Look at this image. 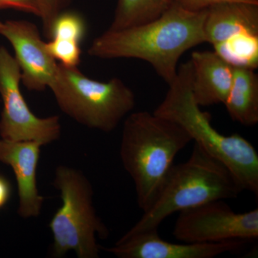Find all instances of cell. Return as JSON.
<instances>
[{"mask_svg": "<svg viewBox=\"0 0 258 258\" xmlns=\"http://www.w3.org/2000/svg\"><path fill=\"white\" fill-rule=\"evenodd\" d=\"M207 11H188L171 4L152 21L119 30L108 29L94 39L88 55L105 60L145 61L169 85L176 78L181 56L206 42L204 23Z\"/></svg>", "mask_w": 258, "mask_h": 258, "instance_id": "6da1fadb", "label": "cell"}, {"mask_svg": "<svg viewBox=\"0 0 258 258\" xmlns=\"http://www.w3.org/2000/svg\"><path fill=\"white\" fill-rule=\"evenodd\" d=\"M190 60L178 67L165 98L154 113L175 122L191 140L230 171L243 190L258 195V154L253 145L238 134L223 135L212 126L210 115L202 111L192 93Z\"/></svg>", "mask_w": 258, "mask_h": 258, "instance_id": "7a4b0ae2", "label": "cell"}, {"mask_svg": "<svg viewBox=\"0 0 258 258\" xmlns=\"http://www.w3.org/2000/svg\"><path fill=\"white\" fill-rule=\"evenodd\" d=\"M191 142L179 125L154 112H133L125 117L120 160L133 180L142 211L154 203L176 155Z\"/></svg>", "mask_w": 258, "mask_h": 258, "instance_id": "3957f363", "label": "cell"}, {"mask_svg": "<svg viewBox=\"0 0 258 258\" xmlns=\"http://www.w3.org/2000/svg\"><path fill=\"white\" fill-rule=\"evenodd\" d=\"M242 191L223 164L195 144L188 160L171 166L154 203L125 235L157 230L175 212L210 202L235 199Z\"/></svg>", "mask_w": 258, "mask_h": 258, "instance_id": "277c9868", "label": "cell"}, {"mask_svg": "<svg viewBox=\"0 0 258 258\" xmlns=\"http://www.w3.org/2000/svg\"><path fill=\"white\" fill-rule=\"evenodd\" d=\"M52 185L62 200L48 225L53 238L52 257H62L74 251L79 258L99 257L97 237L106 239L109 231L97 215L91 181L82 171L60 165Z\"/></svg>", "mask_w": 258, "mask_h": 258, "instance_id": "5b68a950", "label": "cell"}, {"mask_svg": "<svg viewBox=\"0 0 258 258\" xmlns=\"http://www.w3.org/2000/svg\"><path fill=\"white\" fill-rule=\"evenodd\" d=\"M49 88L64 114L79 124L105 133L114 131L136 106L135 94L122 80L96 81L78 67L58 63Z\"/></svg>", "mask_w": 258, "mask_h": 258, "instance_id": "8992f818", "label": "cell"}, {"mask_svg": "<svg viewBox=\"0 0 258 258\" xmlns=\"http://www.w3.org/2000/svg\"><path fill=\"white\" fill-rule=\"evenodd\" d=\"M21 72L14 56L0 46V137L8 141H33L46 145L62 132L58 115L40 118L32 113L20 89Z\"/></svg>", "mask_w": 258, "mask_h": 258, "instance_id": "52a82bcc", "label": "cell"}, {"mask_svg": "<svg viewBox=\"0 0 258 258\" xmlns=\"http://www.w3.org/2000/svg\"><path fill=\"white\" fill-rule=\"evenodd\" d=\"M173 235L186 243L255 240L258 238V210L236 213L217 200L179 212Z\"/></svg>", "mask_w": 258, "mask_h": 258, "instance_id": "ba28073f", "label": "cell"}, {"mask_svg": "<svg viewBox=\"0 0 258 258\" xmlns=\"http://www.w3.org/2000/svg\"><path fill=\"white\" fill-rule=\"evenodd\" d=\"M0 35L14 50L25 88L32 91L49 88L55 79L58 63L49 53L36 25L26 20H7L2 25Z\"/></svg>", "mask_w": 258, "mask_h": 258, "instance_id": "9c48e42d", "label": "cell"}, {"mask_svg": "<svg viewBox=\"0 0 258 258\" xmlns=\"http://www.w3.org/2000/svg\"><path fill=\"white\" fill-rule=\"evenodd\" d=\"M245 241L208 243H174L163 240L157 230L124 235L111 247H103L119 258H213L240 249Z\"/></svg>", "mask_w": 258, "mask_h": 258, "instance_id": "30bf717a", "label": "cell"}, {"mask_svg": "<svg viewBox=\"0 0 258 258\" xmlns=\"http://www.w3.org/2000/svg\"><path fill=\"white\" fill-rule=\"evenodd\" d=\"M42 144L33 141L0 140V162L10 166L18 184V214L23 219L40 216L45 198L39 193L37 171Z\"/></svg>", "mask_w": 258, "mask_h": 258, "instance_id": "8fae6325", "label": "cell"}, {"mask_svg": "<svg viewBox=\"0 0 258 258\" xmlns=\"http://www.w3.org/2000/svg\"><path fill=\"white\" fill-rule=\"evenodd\" d=\"M192 93L199 106L225 103L233 81V66L215 51H194Z\"/></svg>", "mask_w": 258, "mask_h": 258, "instance_id": "7c38bea8", "label": "cell"}, {"mask_svg": "<svg viewBox=\"0 0 258 258\" xmlns=\"http://www.w3.org/2000/svg\"><path fill=\"white\" fill-rule=\"evenodd\" d=\"M206 42L222 43L241 33L258 35V3H224L210 7L204 23Z\"/></svg>", "mask_w": 258, "mask_h": 258, "instance_id": "4fadbf2b", "label": "cell"}, {"mask_svg": "<svg viewBox=\"0 0 258 258\" xmlns=\"http://www.w3.org/2000/svg\"><path fill=\"white\" fill-rule=\"evenodd\" d=\"M231 118L252 126L258 123V76L254 69L233 66V81L224 103Z\"/></svg>", "mask_w": 258, "mask_h": 258, "instance_id": "5bb4252c", "label": "cell"}, {"mask_svg": "<svg viewBox=\"0 0 258 258\" xmlns=\"http://www.w3.org/2000/svg\"><path fill=\"white\" fill-rule=\"evenodd\" d=\"M171 0H118L110 30L142 25L160 16Z\"/></svg>", "mask_w": 258, "mask_h": 258, "instance_id": "9a60e30c", "label": "cell"}, {"mask_svg": "<svg viewBox=\"0 0 258 258\" xmlns=\"http://www.w3.org/2000/svg\"><path fill=\"white\" fill-rule=\"evenodd\" d=\"M215 51L232 66L255 70L258 64V35L241 33L213 45Z\"/></svg>", "mask_w": 258, "mask_h": 258, "instance_id": "2e32d148", "label": "cell"}, {"mask_svg": "<svg viewBox=\"0 0 258 258\" xmlns=\"http://www.w3.org/2000/svg\"><path fill=\"white\" fill-rule=\"evenodd\" d=\"M86 32L87 24L82 15L76 12L64 10L51 24L47 38L62 39L81 43Z\"/></svg>", "mask_w": 258, "mask_h": 258, "instance_id": "e0dca14e", "label": "cell"}, {"mask_svg": "<svg viewBox=\"0 0 258 258\" xmlns=\"http://www.w3.org/2000/svg\"><path fill=\"white\" fill-rule=\"evenodd\" d=\"M49 53L59 63L68 67H79L81 62L82 50L81 43L72 40L51 38L46 42Z\"/></svg>", "mask_w": 258, "mask_h": 258, "instance_id": "ac0fdd59", "label": "cell"}, {"mask_svg": "<svg viewBox=\"0 0 258 258\" xmlns=\"http://www.w3.org/2000/svg\"><path fill=\"white\" fill-rule=\"evenodd\" d=\"M71 0H39L41 7V20L43 32L47 37L51 24L62 11L66 10Z\"/></svg>", "mask_w": 258, "mask_h": 258, "instance_id": "d6986e66", "label": "cell"}, {"mask_svg": "<svg viewBox=\"0 0 258 258\" xmlns=\"http://www.w3.org/2000/svg\"><path fill=\"white\" fill-rule=\"evenodd\" d=\"M171 4L178 5L183 9L191 12H199L208 9L213 5L224 3H258V0H171Z\"/></svg>", "mask_w": 258, "mask_h": 258, "instance_id": "ffe728a7", "label": "cell"}, {"mask_svg": "<svg viewBox=\"0 0 258 258\" xmlns=\"http://www.w3.org/2000/svg\"><path fill=\"white\" fill-rule=\"evenodd\" d=\"M4 9L16 10L40 18L41 17L39 0H0V10Z\"/></svg>", "mask_w": 258, "mask_h": 258, "instance_id": "44dd1931", "label": "cell"}, {"mask_svg": "<svg viewBox=\"0 0 258 258\" xmlns=\"http://www.w3.org/2000/svg\"><path fill=\"white\" fill-rule=\"evenodd\" d=\"M11 196V183L5 176L0 174V210L9 203Z\"/></svg>", "mask_w": 258, "mask_h": 258, "instance_id": "7402d4cb", "label": "cell"}, {"mask_svg": "<svg viewBox=\"0 0 258 258\" xmlns=\"http://www.w3.org/2000/svg\"><path fill=\"white\" fill-rule=\"evenodd\" d=\"M3 22L0 21V28H1L2 25H3Z\"/></svg>", "mask_w": 258, "mask_h": 258, "instance_id": "603a6c76", "label": "cell"}]
</instances>
